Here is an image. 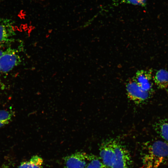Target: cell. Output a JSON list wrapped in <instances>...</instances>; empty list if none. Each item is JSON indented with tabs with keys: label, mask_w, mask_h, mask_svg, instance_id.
<instances>
[{
	"label": "cell",
	"mask_w": 168,
	"mask_h": 168,
	"mask_svg": "<svg viewBox=\"0 0 168 168\" xmlns=\"http://www.w3.org/2000/svg\"><path fill=\"white\" fill-rule=\"evenodd\" d=\"M13 116V113L10 111L2 110H0V121L8 124Z\"/></svg>",
	"instance_id": "cell-13"
},
{
	"label": "cell",
	"mask_w": 168,
	"mask_h": 168,
	"mask_svg": "<svg viewBox=\"0 0 168 168\" xmlns=\"http://www.w3.org/2000/svg\"><path fill=\"white\" fill-rule=\"evenodd\" d=\"M86 168H108L103 163L100 158L90 155V159Z\"/></svg>",
	"instance_id": "cell-12"
},
{
	"label": "cell",
	"mask_w": 168,
	"mask_h": 168,
	"mask_svg": "<svg viewBox=\"0 0 168 168\" xmlns=\"http://www.w3.org/2000/svg\"><path fill=\"white\" fill-rule=\"evenodd\" d=\"M115 154L111 168H130L132 164L131 155L119 141L114 139Z\"/></svg>",
	"instance_id": "cell-2"
},
{
	"label": "cell",
	"mask_w": 168,
	"mask_h": 168,
	"mask_svg": "<svg viewBox=\"0 0 168 168\" xmlns=\"http://www.w3.org/2000/svg\"><path fill=\"white\" fill-rule=\"evenodd\" d=\"M153 128L163 140L168 143V121L161 119L156 122Z\"/></svg>",
	"instance_id": "cell-9"
},
{
	"label": "cell",
	"mask_w": 168,
	"mask_h": 168,
	"mask_svg": "<svg viewBox=\"0 0 168 168\" xmlns=\"http://www.w3.org/2000/svg\"><path fill=\"white\" fill-rule=\"evenodd\" d=\"M126 89L128 98L137 105L145 103L152 94L143 90L133 79L127 82Z\"/></svg>",
	"instance_id": "cell-3"
},
{
	"label": "cell",
	"mask_w": 168,
	"mask_h": 168,
	"mask_svg": "<svg viewBox=\"0 0 168 168\" xmlns=\"http://www.w3.org/2000/svg\"><path fill=\"white\" fill-rule=\"evenodd\" d=\"M1 81H0V86L1 85Z\"/></svg>",
	"instance_id": "cell-20"
},
{
	"label": "cell",
	"mask_w": 168,
	"mask_h": 168,
	"mask_svg": "<svg viewBox=\"0 0 168 168\" xmlns=\"http://www.w3.org/2000/svg\"><path fill=\"white\" fill-rule=\"evenodd\" d=\"M147 0H120V2L122 3L129 4L134 5H137L142 7H145L147 4Z\"/></svg>",
	"instance_id": "cell-14"
},
{
	"label": "cell",
	"mask_w": 168,
	"mask_h": 168,
	"mask_svg": "<svg viewBox=\"0 0 168 168\" xmlns=\"http://www.w3.org/2000/svg\"><path fill=\"white\" fill-rule=\"evenodd\" d=\"M4 52L3 51L0 47V58L3 55Z\"/></svg>",
	"instance_id": "cell-16"
},
{
	"label": "cell",
	"mask_w": 168,
	"mask_h": 168,
	"mask_svg": "<svg viewBox=\"0 0 168 168\" xmlns=\"http://www.w3.org/2000/svg\"><path fill=\"white\" fill-rule=\"evenodd\" d=\"M0 168H9V166L7 165H3Z\"/></svg>",
	"instance_id": "cell-17"
},
{
	"label": "cell",
	"mask_w": 168,
	"mask_h": 168,
	"mask_svg": "<svg viewBox=\"0 0 168 168\" xmlns=\"http://www.w3.org/2000/svg\"><path fill=\"white\" fill-rule=\"evenodd\" d=\"M142 151L141 168H159L168 159V143L161 140L149 142Z\"/></svg>",
	"instance_id": "cell-1"
},
{
	"label": "cell",
	"mask_w": 168,
	"mask_h": 168,
	"mask_svg": "<svg viewBox=\"0 0 168 168\" xmlns=\"http://www.w3.org/2000/svg\"><path fill=\"white\" fill-rule=\"evenodd\" d=\"M1 71V67H0V72Z\"/></svg>",
	"instance_id": "cell-19"
},
{
	"label": "cell",
	"mask_w": 168,
	"mask_h": 168,
	"mask_svg": "<svg viewBox=\"0 0 168 168\" xmlns=\"http://www.w3.org/2000/svg\"><path fill=\"white\" fill-rule=\"evenodd\" d=\"M90 155L83 152H77L64 158L65 168H86Z\"/></svg>",
	"instance_id": "cell-6"
},
{
	"label": "cell",
	"mask_w": 168,
	"mask_h": 168,
	"mask_svg": "<svg viewBox=\"0 0 168 168\" xmlns=\"http://www.w3.org/2000/svg\"><path fill=\"white\" fill-rule=\"evenodd\" d=\"M13 34V31L7 21H0V42L8 41Z\"/></svg>",
	"instance_id": "cell-10"
},
{
	"label": "cell",
	"mask_w": 168,
	"mask_h": 168,
	"mask_svg": "<svg viewBox=\"0 0 168 168\" xmlns=\"http://www.w3.org/2000/svg\"><path fill=\"white\" fill-rule=\"evenodd\" d=\"M7 124L6 123L0 121V128Z\"/></svg>",
	"instance_id": "cell-15"
},
{
	"label": "cell",
	"mask_w": 168,
	"mask_h": 168,
	"mask_svg": "<svg viewBox=\"0 0 168 168\" xmlns=\"http://www.w3.org/2000/svg\"><path fill=\"white\" fill-rule=\"evenodd\" d=\"M152 72L151 70L138 71L133 79L143 90L152 93L153 90Z\"/></svg>",
	"instance_id": "cell-7"
},
{
	"label": "cell",
	"mask_w": 168,
	"mask_h": 168,
	"mask_svg": "<svg viewBox=\"0 0 168 168\" xmlns=\"http://www.w3.org/2000/svg\"><path fill=\"white\" fill-rule=\"evenodd\" d=\"M153 80L158 88L166 89L168 86V71L163 69L158 70L153 77Z\"/></svg>",
	"instance_id": "cell-8"
},
{
	"label": "cell",
	"mask_w": 168,
	"mask_h": 168,
	"mask_svg": "<svg viewBox=\"0 0 168 168\" xmlns=\"http://www.w3.org/2000/svg\"><path fill=\"white\" fill-rule=\"evenodd\" d=\"M114 139H107L103 141L100 146V158L108 168H111L113 164L115 154Z\"/></svg>",
	"instance_id": "cell-5"
},
{
	"label": "cell",
	"mask_w": 168,
	"mask_h": 168,
	"mask_svg": "<svg viewBox=\"0 0 168 168\" xmlns=\"http://www.w3.org/2000/svg\"><path fill=\"white\" fill-rule=\"evenodd\" d=\"M21 62L19 55L16 51L12 49H8L4 51L0 58V66L1 71L7 73L17 66Z\"/></svg>",
	"instance_id": "cell-4"
},
{
	"label": "cell",
	"mask_w": 168,
	"mask_h": 168,
	"mask_svg": "<svg viewBox=\"0 0 168 168\" xmlns=\"http://www.w3.org/2000/svg\"><path fill=\"white\" fill-rule=\"evenodd\" d=\"M42 159L37 155L34 156L29 161L21 163L18 168H42Z\"/></svg>",
	"instance_id": "cell-11"
},
{
	"label": "cell",
	"mask_w": 168,
	"mask_h": 168,
	"mask_svg": "<svg viewBox=\"0 0 168 168\" xmlns=\"http://www.w3.org/2000/svg\"><path fill=\"white\" fill-rule=\"evenodd\" d=\"M168 94V86L167 87V88L165 89Z\"/></svg>",
	"instance_id": "cell-18"
}]
</instances>
